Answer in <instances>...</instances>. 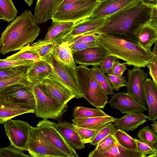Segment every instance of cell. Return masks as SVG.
Masks as SVG:
<instances>
[{
	"label": "cell",
	"instance_id": "obj_36",
	"mask_svg": "<svg viewBox=\"0 0 157 157\" xmlns=\"http://www.w3.org/2000/svg\"><path fill=\"white\" fill-rule=\"evenodd\" d=\"M27 66L21 65L0 69V80L25 74Z\"/></svg>",
	"mask_w": 157,
	"mask_h": 157
},
{
	"label": "cell",
	"instance_id": "obj_48",
	"mask_svg": "<svg viewBox=\"0 0 157 157\" xmlns=\"http://www.w3.org/2000/svg\"><path fill=\"white\" fill-rule=\"evenodd\" d=\"M98 37V35L97 34H85L75 37L67 42L69 45H70L75 43L97 41Z\"/></svg>",
	"mask_w": 157,
	"mask_h": 157
},
{
	"label": "cell",
	"instance_id": "obj_25",
	"mask_svg": "<svg viewBox=\"0 0 157 157\" xmlns=\"http://www.w3.org/2000/svg\"><path fill=\"white\" fill-rule=\"evenodd\" d=\"M145 90L148 109V120L153 121L157 119V85L150 78H147Z\"/></svg>",
	"mask_w": 157,
	"mask_h": 157
},
{
	"label": "cell",
	"instance_id": "obj_19",
	"mask_svg": "<svg viewBox=\"0 0 157 157\" xmlns=\"http://www.w3.org/2000/svg\"><path fill=\"white\" fill-rule=\"evenodd\" d=\"M64 0H37L34 10L36 22L41 24L51 19Z\"/></svg>",
	"mask_w": 157,
	"mask_h": 157
},
{
	"label": "cell",
	"instance_id": "obj_54",
	"mask_svg": "<svg viewBox=\"0 0 157 157\" xmlns=\"http://www.w3.org/2000/svg\"><path fill=\"white\" fill-rule=\"evenodd\" d=\"M26 2L27 4L29 6H31L33 4V0H24Z\"/></svg>",
	"mask_w": 157,
	"mask_h": 157
},
{
	"label": "cell",
	"instance_id": "obj_30",
	"mask_svg": "<svg viewBox=\"0 0 157 157\" xmlns=\"http://www.w3.org/2000/svg\"><path fill=\"white\" fill-rule=\"evenodd\" d=\"M6 59L33 61H37L43 59L30 45L26 47L17 53L8 57Z\"/></svg>",
	"mask_w": 157,
	"mask_h": 157
},
{
	"label": "cell",
	"instance_id": "obj_3",
	"mask_svg": "<svg viewBox=\"0 0 157 157\" xmlns=\"http://www.w3.org/2000/svg\"><path fill=\"white\" fill-rule=\"evenodd\" d=\"M98 35V45L118 59L125 61L128 65L145 67L152 60L154 56L151 50H146L137 44L117 36Z\"/></svg>",
	"mask_w": 157,
	"mask_h": 157
},
{
	"label": "cell",
	"instance_id": "obj_20",
	"mask_svg": "<svg viewBox=\"0 0 157 157\" xmlns=\"http://www.w3.org/2000/svg\"><path fill=\"white\" fill-rule=\"evenodd\" d=\"M89 157H147L145 154L138 151L125 148L117 141L111 147L104 150L94 149L89 154Z\"/></svg>",
	"mask_w": 157,
	"mask_h": 157
},
{
	"label": "cell",
	"instance_id": "obj_29",
	"mask_svg": "<svg viewBox=\"0 0 157 157\" xmlns=\"http://www.w3.org/2000/svg\"><path fill=\"white\" fill-rule=\"evenodd\" d=\"M18 11L12 0H0V19L8 22L16 18Z\"/></svg>",
	"mask_w": 157,
	"mask_h": 157
},
{
	"label": "cell",
	"instance_id": "obj_14",
	"mask_svg": "<svg viewBox=\"0 0 157 157\" xmlns=\"http://www.w3.org/2000/svg\"><path fill=\"white\" fill-rule=\"evenodd\" d=\"M108 103L111 107L117 109L122 114L143 113L147 110L146 106L131 95L124 92L114 94Z\"/></svg>",
	"mask_w": 157,
	"mask_h": 157
},
{
	"label": "cell",
	"instance_id": "obj_42",
	"mask_svg": "<svg viewBox=\"0 0 157 157\" xmlns=\"http://www.w3.org/2000/svg\"><path fill=\"white\" fill-rule=\"evenodd\" d=\"M109 82L113 90L117 91L120 88L127 86V81L125 77L118 76L113 74H107Z\"/></svg>",
	"mask_w": 157,
	"mask_h": 157
},
{
	"label": "cell",
	"instance_id": "obj_8",
	"mask_svg": "<svg viewBox=\"0 0 157 157\" xmlns=\"http://www.w3.org/2000/svg\"><path fill=\"white\" fill-rule=\"evenodd\" d=\"M33 86L28 81L13 85L0 90V103L32 107L35 109Z\"/></svg>",
	"mask_w": 157,
	"mask_h": 157
},
{
	"label": "cell",
	"instance_id": "obj_49",
	"mask_svg": "<svg viewBox=\"0 0 157 157\" xmlns=\"http://www.w3.org/2000/svg\"><path fill=\"white\" fill-rule=\"evenodd\" d=\"M127 69V68L126 63H121L118 60L116 61L114 63L112 74L118 76H121L124 71Z\"/></svg>",
	"mask_w": 157,
	"mask_h": 157
},
{
	"label": "cell",
	"instance_id": "obj_12",
	"mask_svg": "<svg viewBox=\"0 0 157 157\" xmlns=\"http://www.w3.org/2000/svg\"><path fill=\"white\" fill-rule=\"evenodd\" d=\"M36 127L51 144L68 157H79L75 149L55 128L53 122L48 119H43L38 122Z\"/></svg>",
	"mask_w": 157,
	"mask_h": 157
},
{
	"label": "cell",
	"instance_id": "obj_17",
	"mask_svg": "<svg viewBox=\"0 0 157 157\" xmlns=\"http://www.w3.org/2000/svg\"><path fill=\"white\" fill-rule=\"evenodd\" d=\"M142 0H101L94 10L92 19L105 18Z\"/></svg>",
	"mask_w": 157,
	"mask_h": 157
},
{
	"label": "cell",
	"instance_id": "obj_16",
	"mask_svg": "<svg viewBox=\"0 0 157 157\" xmlns=\"http://www.w3.org/2000/svg\"><path fill=\"white\" fill-rule=\"evenodd\" d=\"M109 54L100 46L89 48L72 53L75 63L81 65L98 66Z\"/></svg>",
	"mask_w": 157,
	"mask_h": 157
},
{
	"label": "cell",
	"instance_id": "obj_43",
	"mask_svg": "<svg viewBox=\"0 0 157 157\" xmlns=\"http://www.w3.org/2000/svg\"><path fill=\"white\" fill-rule=\"evenodd\" d=\"M33 61L9 60L6 59H0V69L19 66H29Z\"/></svg>",
	"mask_w": 157,
	"mask_h": 157
},
{
	"label": "cell",
	"instance_id": "obj_50",
	"mask_svg": "<svg viewBox=\"0 0 157 157\" xmlns=\"http://www.w3.org/2000/svg\"><path fill=\"white\" fill-rule=\"evenodd\" d=\"M149 69V74L152 80L157 85V66L152 62L147 66Z\"/></svg>",
	"mask_w": 157,
	"mask_h": 157
},
{
	"label": "cell",
	"instance_id": "obj_55",
	"mask_svg": "<svg viewBox=\"0 0 157 157\" xmlns=\"http://www.w3.org/2000/svg\"><path fill=\"white\" fill-rule=\"evenodd\" d=\"M152 62H153L157 66V58L154 56Z\"/></svg>",
	"mask_w": 157,
	"mask_h": 157
},
{
	"label": "cell",
	"instance_id": "obj_56",
	"mask_svg": "<svg viewBox=\"0 0 157 157\" xmlns=\"http://www.w3.org/2000/svg\"><path fill=\"white\" fill-rule=\"evenodd\" d=\"M99 1H101V0H98Z\"/></svg>",
	"mask_w": 157,
	"mask_h": 157
},
{
	"label": "cell",
	"instance_id": "obj_15",
	"mask_svg": "<svg viewBox=\"0 0 157 157\" xmlns=\"http://www.w3.org/2000/svg\"><path fill=\"white\" fill-rule=\"evenodd\" d=\"M47 96L62 105H65L75 98V95L60 83L52 79L46 78L37 85Z\"/></svg>",
	"mask_w": 157,
	"mask_h": 157
},
{
	"label": "cell",
	"instance_id": "obj_5",
	"mask_svg": "<svg viewBox=\"0 0 157 157\" xmlns=\"http://www.w3.org/2000/svg\"><path fill=\"white\" fill-rule=\"evenodd\" d=\"M99 1L91 0L65 4L53 14V21L70 22L74 23L90 17Z\"/></svg>",
	"mask_w": 157,
	"mask_h": 157
},
{
	"label": "cell",
	"instance_id": "obj_26",
	"mask_svg": "<svg viewBox=\"0 0 157 157\" xmlns=\"http://www.w3.org/2000/svg\"><path fill=\"white\" fill-rule=\"evenodd\" d=\"M52 56L66 64L75 68L77 67L73 57L72 52L67 42H64L56 44Z\"/></svg>",
	"mask_w": 157,
	"mask_h": 157
},
{
	"label": "cell",
	"instance_id": "obj_27",
	"mask_svg": "<svg viewBox=\"0 0 157 157\" xmlns=\"http://www.w3.org/2000/svg\"><path fill=\"white\" fill-rule=\"evenodd\" d=\"M157 40L156 30L147 24L143 27L140 33L138 44L145 50L149 51Z\"/></svg>",
	"mask_w": 157,
	"mask_h": 157
},
{
	"label": "cell",
	"instance_id": "obj_47",
	"mask_svg": "<svg viewBox=\"0 0 157 157\" xmlns=\"http://www.w3.org/2000/svg\"><path fill=\"white\" fill-rule=\"evenodd\" d=\"M69 45L72 53L76 52L89 48L98 47L100 46L98 44L97 41L75 43Z\"/></svg>",
	"mask_w": 157,
	"mask_h": 157
},
{
	"label": "cell",
	"instance_id": "obj_4",
	"mask_svg": "<svg viewBox=\"0 0 157 157\" xmlns=\"http://www.w3.org/2000/svg\"><path fill=\"white\" fill-rule=\"evenodd\" d=\"M76 71L84 98L93 106L104 109L108 102V94L91 70L87 66L80 65L76 67Z\"/></svg>",
	"mask_w": 157,
	"mask_h": 157
},
{
	"label": "cell",
	"instance_id": "obj_33",
	"mask_svg": "<svg viewBox=\"0 0 157 157\" xmlns=\"http://www.w3.org/2000/svg\"><path fill=\"white\" fill-rule=\"evenodd\" d=\"M113 134L121 145L127 149L138 151L137 145L134 139L125 131L117 129Z\"/></svg>",
	"mask_w": 157,
	"mask_h": 157
},
{
	"label": "cell",
	"instance_id": "obj_6",
	"mask_svg": "<svg viewBox=\"0 0 157 157\" xmlns=\"http://www.w3.org/2000/svg\"><path fill=\"white\" fill-rule=\"evenodd\" d=\"M45 60L51 65L52 71L48 78L65 86L75 96V98H84L77 76L76 68L66 64L53 56Z\"/></svg>",
	"mask_w": 157,
	"mask_h": 157
},
{
	"label": "cell",
	"instance_id": "obj_2",
	"mask_svg": "<svg viewBox=\"0 0 157 157\" xmlns=\"http://www.w3.org/2000/svg\"><path fill=\"white\" fill-rule=\"evenodd\" d=\"M31 10H25L7 26L0 39V53L21 50L33 43L40 32Z\"/></svg>",
	"mask_w": 157,
	"mask_h": 157
},
{
	"label": "cell",
	"instance_id": "obj_38",
	"mask_svg": "<svg viewBox=\"0 0 157 157\" xmlns=\"http://www.w3.org/2000/svg\"><path fill=\"white\" fill-rule=\"evenodd\" d=\"M75 126L81 138L82 142L84 144L90 143L99 131Z\"/></svg>",
	"mask_w": 157,
	"mask_h": 157
},
{
	"label": "cell",
	"instance_id": "obj_18",
	"mask_svg": "<svg viewBox=\"0 0 157 157\" xmlns=\"http://www.w3.org/2000/svg\"><path fill=\"white\" fill-rule=\"evenodd\" d=\"M52 71L51 64L43 59L33 61L28 66L26 76L27 80L31 84L37 85L48 78Z\"/></svg>",
	"mask_w": 157,
	"mask_h": 157
},
{
	"label": "cell",
	"instance_id": "obj_21",
	"mask_svg": "<svg viewBox=\"0 0 157 157\" xmlns=\"http://www.w3.org/2000/svg\"><path fill=\"white\" fill-rule=\"evenodd\" d=\"M53 125L68 143L74 149L82 150L85 147V144L76 131L75 125L66 121L53 122Z\"/></svg>",
	"mask_w": 157,
	"mask_h": 157
},
{
	"label": "cell",
	"instance_id": "obj_37",
	"mask_svg": "<svg viewBox=\"0 0 157 157\" xmlns=\"http://www.w3.org/2000/svg\"><path fill=\"white\" fill-rule=\"evenodd\" d=\"M117 129L115 124L108 123L99 131L90 144L96 146L100 141L107 136L113 134Z\"/></svg>",
	"mask_w": 157,
	"mask_h": 157
},
{
	"label": "cell",
	"instance_id": "obj_22",
	"mask_svg": "<svg viewBox=\"0 0 157 157\" xmlns=\"http://www.w3.org/2000/svg\"><path fill=\"white\" fill-rule=\"evenodd\" d=\"M148 118L143 113H128L118 118L115 124L117 129L124 131H132L146 122Z\"/></svg>",
	"mask_w": 157,
	"mask_h": 157
},
{
	"label": "cell",
	"instance_id": "obj_13",
	"mask_svg": "<svg viewBox=\"0 0 157 157\" xmlns=\"http://www.w3.org/2000/svg\"><path fill=\"white\" fill-rule=\"evenodd\" d=\"M127 93L133 97L143 105L146 106L147 101L145 90L148 74L141 67H134L128 71Z\"/></svg>",
	"mask_w": 157,
	"mask_h": 157
},
{
	"label": "cell",
	"instance_id": "obj_34",
	"mask_svg": "<svg viewBox=\"0 0 157 157\" xmlns=\"http://www.w3.org/2000/svg\"><path fill=\"white\" fill-rule=\"evenodd\" d=\"M137 137L140 141L151 147H157V135L148 125L140 129Z\"/></svg>",
	"mask_w": 157,
	"mask_h": 157
},
{
	"label": "cell",
	"instance_id": "obj_52",
	"mask_svg": "<svg viewBox=\"0 0 157 157\" xmlns=\"http://www.w3.org/2000/svg\"><path fill=\"white\" fill-rule=\"evenodd\" d=\"M150 125L152 127V130L157 135V121L155 120L153 121L152 124Z\"/></svg>",
	"mask_w": 157,
	"mask_h": 157
},
{
	"label": "cell",
	"instance_id": "obj_7",
	"mask_svg": "<svg viewBox=\"0 0 157 157\" xmlns=\"http://www.w3.org/2000/svg\"><path fill=\"white\" fill-rule=\"evenodd\" d=\"M36 116L43 119L61 120L67 110V103L62 105L46 94L38 85L33 86Z\"/></svg>",
	"mask_w": 157,
	"mask_h": 157
},
{
	"label": "cell",
	"instance_id": "obj_9",
	"mask_svg": "<svg viewBox=\"0 0 157 157\" xmlns=\"http://www.w3.org/2000/svg\"><path fill=\"white\" fill-rule=\"evenodd\" d=\"M28 151L33 157H68L45 137L37 127L31 126Z\"/></svg>",
	"mask_w": 157,
	"mask_h": 157
},
{
	"label": "cell",
	"instance_id": "obj_46",
	"mask_svg": "<svg viewBox=\"0 0 157 157\" xmlns=\"http://www.w3.org/2000/svg\"><path fill=\"white\" fill-rule=\"evenodd\" d=\"M27 81H28L26 77V74L7 79L0 80V90L13 85Z\"/></svg>",
	"mask_w": 157,
	"mask_h": 157
},
{
	"label": "cell",
	"instance_id": "obj_31",
	"mask_svg": "<svg viewBox=\"0 0 157 157\" xmlns=\"http://www.w3.org/2000/svg\"><path fill=\"white\" fill-rule=\"evenodd\" d=\"M74 23L52 21L44 40L53 42L61 33L72 25Z\"/></svg>",
	"mask_w": 157,
	"mask_h": 157
},
{
	"label": "cell",
	"instance_id": "obj_1",
	"mask_svg": "<svg viewBox=\"0 0 157 157\" xmlns=\"http://www.w3.org/2000/svg\"><path fill=\"white\" fill-rule=\"evenodd\" d=\"M152 9L142 0L106 18L96 34L117 36L138 44L140 33L148 23Z\"/></svg>",
	"mask_w": 157,
	"mask_h": 157
},
{
	"label": "cell",
	"instance_id": "obj_10",
	"mask_svg": "<svg viewBox=\"0 0 157 157\" xmlns=\"http://www.w3.org/2000/svg\"><path fill=\"white\" fill-rule=\"evenodd\" d=\"M3 124L11 144L24 151H28L31 125L26 121L12 119Z\"/></svg>",
	"mask_w": 157,
	"mask_h": 157
},
{
	"label": "cell",
	"instance_id": "obj_23",
	"mask_svg": "<svg viewBox=\"0 0 157 157\" xmlns=\"http://www.w3.org/2000/svg\"><path fill=\"white\" fill-rule=\"evenodd\" d=\"M118 118L108 115L89 118H76L72 119L75 126L91 130H99L108 123H115Z\"/></svg>",
	"mask_w": 157,
	"mask_h": 157
},
{
	"label": "cell",
	"instance_id": "obj_35",
	"mask_svg": "<svg viewBox=\"0 0 157 157\" xmlns=\"http://www.w3.org/2000/svg\"><path fill=\"white\" fill-rule=\"evenodd\" d=\"M90 69L97 80L108 95L114 94L113 89L109 81L108 76L103 73L98 66H93Z\"/></svg>",
	"mask_w": 157,
	"mask_h": 157
},
{
	"label": "cell",
	"instance_id": "obj_28",
	"mask_svg": "<svg viewBox=\"0 0 157 157\" xmlns=\"http://www.w3.org/2000/svg\"><path fill=\"white\" fill-rule=\"evenodd\" d=\"M56 45V44L52 41L40 40L30 45L41 58L44 60L53 55Z\"/></svg>",
	"mask_w": 157,
	"mask_h": 157
},
{
	"label": "cell",
	"instance_id": "obj_41",
	"mask_svg": "<svg viewBox=\"0 0 157 157\" xmlns=\"http://www.w3.org/2000/svg\"><path fill=\"white\" fill-rule=\"evenodd\" d=\"M117 58L109 54L101 63L99 68L104 73L112 74L114 63Z\"/></svg>",
	"mask_w": 157,
	"mask_h": 157
},
{
	"label": "cell",
	"instance_id": "obj_39",
	"mask_svg": "<svg viewBox=\"0 0 157 157\" xmlns=\"http://www.w3.org/2000/svg\"><path fill=\"white\" fill-rule=\"evenodd\" d=\"M23 151L10 144L8 147L0 148V157H32L25 154Z\"/></svg>",
	"mask_w": 157,
	"mask_h": 157
},
{
	"label": "cell",
	"instance_id": "obj_40",
	"mask_svg": "<svg viewBox=\"0 0 157 157\" xmlns=\"http://www.w3.org/2000/svg\"><path fill=\"white\" fill-rule=\"evenodd\" d=\"M136 142L138 151L144 153L147 157H157V147H152L140 141L139 139L134 138Z\"/></svg>",
	"mask_w": 157,
	"mask_h": 157
},
{
	"label": "cell",
	"instance_id": "obj_44",
	"mask_svg": "<svg viewBox=\"0 0 157 157\" xmlns=\"http://www.w3.org/2000/svg\"><path fill=\"white\" fill-rule=\"evenodd\" d=\"M152 7L151 17L148 24L157 32V0H144Z\"/></svg>",
	"mask_w": 157,
	"mask_h": 157
},
{
	"label": "cell",
	"instance_id": "obj_24",
	"mask_svg": "<svg viewBox=\"0 0 157 157\" xmlns=\"http://www.w3.org/2000/svg\"><path fill=\"white\" fill-rule=\"evenodd\" d=\"M35 109L27 106L0 103V124L23 114L35 112Z\"/></svg>",
	"mask_w": 157,
	"mask_h": 157
},
{
	"label": "cell",
	"instance_id": "obj_45",
	"mask_svg": "<svg viewBox=\"0 0 157 157\" xmlns=\"http://www.w3.org/2000/svg\"><path fill=\"white\" fill-rule=\"evenodd\" d=\"M117 141V140L113 134L109 135L97 144L95 149L98 150H106L113 145Z\"/></svg>",
	"mask_w": 157,
	"mask_h": 157
},
{
	"label": "cell",
	"instance_id": "obj_53",
	"mask_svg": "<svg viewBox=\"0 0 157 157\" xmlns=\"http://www.w3.org/2000/svg\"><path fill=\"white\" fill-rule=\"evenodd\" d=\"M152 52L153 56L157 58V40L155 43V45L153 47Z\"/></svg>",
	"mask_w": 157,
	"mask_h": 157
},
{
	"label": "cell",
	"instance_id": "obj_32",
	"mask_svg": "<svg viewBox=\"0 0 157 157\" xmlns=\"http://www.w3.org/2000/svg\"><path fill=\"white\" fill-rule=\"evenodd\" d=\"M101 108L90 109L82 106L75 107L72 112L74 118H89L108 116Z\"/></svg>",
	"mask_w": 157,
	"mask_h": 157
},
{
	"label": "cell",
	"instance_id": "obj_11",
	"mask_svg": "<svg viewBox=\"0 0 157 157\" xmlns=\"http://www.w3.org/2000/svg\"><path fill=\"white\" fill-rule=\"evenodd\" d=\"M105 18L86 19L74 23L68 29L59 35L56 39V43L59 44L67 42L77 36L90 34H96L104 24Z\"/></svg>",
	"mask_w": 157,
	"mask_h": 157
},
{
	"label": "cell",
	"instance_id": "obj_51",
	"mask_svg": "<svg viewBox=\"0 0 157 157\" xmlns=\"http://www.w3.org/2000/svg\"><path fill=\"white\" fill-rule=\"evenodd\" d=\"M88 0H64L63 2L61 3V4H60L59 8H60V7H61L62 6L65 4H68V3H74V2H77L84 1H88Z\"/></svg>",
	"mask_w": 157,
	"mask_h": 157
}]
</instances>
